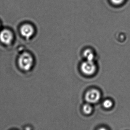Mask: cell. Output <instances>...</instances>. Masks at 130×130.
<instances>
[{
	"instance_id": "3957f363",
	"label": "cell",
	"mask_w": 130,
	"mask_h": 130,
	"mask_svg": "<svg viewBox=\"0 0 130 130\" xmlns=\"http://www.w3.org/2000/svg\"><path fill=\"white\" fill-rule=\"evenodd\" d=\"M101 97L100 91L96 89H91L87 91L85 94V99L88 103L92 104L99 102Z\"/></svg>"
},
{
	"instance_id": "7a4b0ae2",
	"label": "cell",
	"mask_w": 130,
	"mask_h": 130,
	"mask_svg": "<svg viewBox=\"0 0 130 130\" xmlns=\"http://www.w3.org/2000/svg\"><path fill=\"white\" fill-rule=\"evenodd\" d=\"M80 70L82 73L87 76H92L95 73L96 67L93 61L86 60L80 65Z\"/></svg>"
},
{
	"instance_id": "277c9868",
	"label": "cell",
	"mask_w": 130,
	"mask_h": 130,
	"mask_svg": "<svg viewBox=\"0 0 130 130\" xmlns=\"http://www.w3.org/2000/svg\"><path fill=\"white\" fill-rule=\"evenodd\" d=\"M13 38L12 34L8 30L5 29L0 33V41L5 44L9 45L11 44Z\"/></svg>"
},
{
	"instance_id": "6da1fadb",
	"label": "cell",
	"mask_w": 130,
	"mask_h": 130,
	"mask_svg": "<svg viewBox=\"0 0 130 130\" xmlns=\"http://www.w3.org/2000/svg\"><path fill=\"white\" fill-rule=\"evenodd\" d=\"M33 61L31 55L26 52L22 54L19 58L18 64L22 70L27 71L30 70L32 67Z\"/></svg>"
},
{
	"instance_id": "52a82bcc",
	"label": "cell",
	"mask_w": 130,
	"mask_h": 130,
	"mask_svg": "<svg viewBox=\"0 0 130 130\" xmlns=\"http://www.w3.org/2000/svg\"><path fill=\"white\" fill-rule=\"evenodd\" d=\"M83 110L84 112L86 115H90L92 112V106L90 105V103H87L84 105Z\"/></svg>"
},
{
	"instance_id": "ba28073f",
	"label": "cell",
	"mask_w": 130,
	"mask_h": 130,
	"mask_svg": "<svg viewBox=\"0 0 130 130\" xmlns=\"http://www.w3.org/2000/svg\"><path fill=\"white\" fill-rule=\"evenodd\" d=\"M112 105H113V103L110 100H106L103 102V106L106 108H110L112 107Z\"/></svg>"
},
{
	"instance_id": "5b68a950",
	"label": "cell",
	"mask_w": 130,
	"mask_h": 130,
	"mask_svg": "<svg viewBox=\"0 0 130 130\" xmlns=\"http://www.w3.org/2000/svg\"><path fill=\"white\" fill-rule=\"evenodd\" d=\"M21 35L27 39H29L33 35L34 29L33 27L28 24L23 25L20 29Z\"/></svg>"
},
{
	"instance_id": "9c48e42d",
	"label": "cell",
	"mask_w": 130,
	"mask_h": 130,
	"mask_svg": "<svg viewBox=\"0 0 130 130\" xmlns=\"http://www.w3.org/2000/svg\"><path fill=\"white\" fill-rule=\"evenodd\" d=\"M124 0H111L112 3L116 5H119L124 2Z\"/></svg>"
},
{
	"instance_id": "8992f818",
	"label": "cell",
	"mask_w": 130,
	"mask_h": 130,
	"mask_svg": "<svg viewBox=\"0 0 130 130\" xmlns=\"http://www.w3.org/2000/svg\"><path fill=\"white\" fill-rule=\"evenodd\" d=\"M83 55L87 60L93 61L95 57L94 53L91 49H87L85 50L84 52Z\"/></svg>"
}]
</instances>
